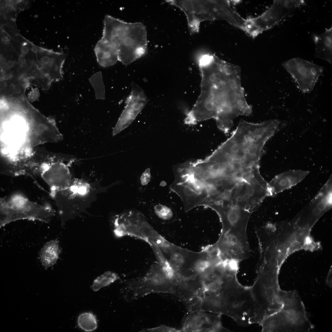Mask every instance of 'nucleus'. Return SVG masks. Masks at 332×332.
<instances>
[{
    "label": "nucleus",
    "instance_id": "obj_1",
    "mask_svg": "<svg viewBox=\"0 0 332 332\" xmlns=\"http://www.w3.org/2000/svg\"><path fill=\"white\" fill-rule=\"evenodd\" d=\"M201 76V92L184 119L186 124L193 125L214 118L231 123L240 115L252 112L242 86L241 69L214 54L202 55L199 61Z\"/></svg>",
    "mask_w": 332,
    "mask_h": 332
},
{
    "label": "nucleus",
    "instance_id": "obj_2",
    "mask_svg": "<svg viewBox=\"0 0 332 332\" xmlns=\"http://www.w3.org/2000/svg\"><path fill=\"white\" fill-rule=\"evenodd\" d=\"M263 148L256 135L238 126L208 156L215 162L218 176L236 182L251 183L260 175L259 163Z\"/></svg>",
    "mask_w": 332,
    "mask_h": 332
},
{
    "label": "nucleus",
    "instance_id": "obj_3",
    "mask_svg": "<svg viewBox=\"0 0 332 332\" xmlns=\"http://www.w3.org/2000/svg\"><path fill=\"white\" fill-rule=\"evenodd\" d=\"M101 180L85 176L76 177L67 188L50 195L57 208L62 226L70 220L81 217L82 214H87V210L99 195L115 184L103 186Z\"/></svg>",
    "mask_w": 332,
    "mask_h": 332
},
{
    "label": "nucleus",
    "instance_id": "obj_4",
    "mask_svg": "<svg viewBox=\"0 0 332 332\" xmlns=\"http://www.w3.org/2000/svg\"><path fill=\"white\" fill-rule=\"evenodd\" d=\"M166 1L176 6L184 13L189 28L192 33L198 32L204 21L223 20L241 30L245 19L231 6L228 0H176Z\"/></svg>",
    "mask_w": 332,
    "mask_h": 332
},
{
    "label": "nucleus",
    "instance_id": "obj_5",
    "mask_svg": "<svg viewBox=\"0 0 332 332\" xmlns=\"http://www.w3.org/2000/svg\"><path fill=\"white\" fill-rule=\"evenodd\" d=\"M0 227L19 219L50 222L55 215L50 207L31 201L20 194L0 198Z\"/></svg>",
    "mask_w": 332,
    "mask_h": 332
},
{
    "label": "nucleus",
    "instance_id": "obj_6",
    "mask_svg": "<svg viewBox=\"0 0 332 332\" xmlns=\"http://www.w3.org/2000/svg\"><path fill=\"white\" fill-rule=\"evenodd\" d=\"M76 161L73 156L46 151L38 175L48 185L50 195L66 188L72 182L76 177L70 167Z\"/></svg>",
    "mask_w": 332,
    "mask_h": 332
},
{
    "label": "nucleus",
    "instance_id": "obj_7",
    "mask_svg": "<svg viewBox=\"0 0 332 332\" xmlns=\"http://www.w3.org/2000/svg\"><path fill=\"white\" fill-rule=\"evenodd\" d=\"M175 284V278L158 262L144 276L127 281L125 289L131 298L135 299L152 293L173 294Z\"/></svg>",
    "mask_w": 332,
    "mask_h": 332
},
{
    "label": "nucleus",
    "instance_id": "obj_8",
    "mask_svg": "<svg viewBox=\"0 0 332 332\" xmlns=\"http://www.w3.org/2000/svg\"><path fill=\"white\" fill-rule=\"evenodd\" d=\"M304 3L303 0H274L271 6L260 15L246 19L244 31L255 37L276 25Z\"/></svg>",
    "mask_w": 332,
    "mask_h": 332
},
{
    "label": "nucleus",
    "instance_id": "obj_9",
    "mask_svg": "<svg viewBox=\"0 0 332 332\" xmlns=\"http://www.w3.org/2000/svg\"><path fill=\"white\" fill-rule=\"evenodd\" d=\"M148 45L145 26L140 22L129 23L117 48L118 61L128 65L144 56Z\"/></svg>",
    "mask_w": 332,
    "mask_h": 332
},
{
    "label": "nucleus",
    "instance_id": "obj_10",
    "mask_svg": "<svg viewBox=\"0 0 332 332\" xmlns=\"http://www.w3.org/2000/svg\"><path fill=\"white\" fill-rule=\"evenodd\" d=\"M259 325L264 332H308L314 327L306 313L282 309L266 317Z\"/></svg>",
    "mask_w": 332,
    "mask_h": 332
},
{
    "label": "nucleus",
    "instance_id": "obj_11",
    "mask_svg": "<svg viewBox=\"0 0 332 332\" xmlns=\"http://www.w3.org/2000/svg\"><path fill=\"white\" fill-rule=\"evenodd\" d=\"M282 65L303 93L311 92L324 70L323 67L300 58L284 61Z\"/></svg>",
    "mask_w": 332,
    "mask_h": 332
},
{
    "label": "nucleus",
    "instance_id": "obj_12",
    "mask_svg": "<svg viewBox=\"0 0 332 332\" xmlns=\"http://www.w3.org/2000/svg\"><path fill=\"white\" fill-rule=\"evenodd\" d=\"M131 86L125 108L113 129V136L128 127L148 102V98L142 89L134 83Z\"/></svg>",
    "mask_w": 332,
    "mask_h": 332
},
{
    "label": "nucleus",
    "instance_id": "obj_13",
    "mask_svg": "<svg viewBox=\"0 0 332 332\" xmlns=\"http://www.w3.org/2000/svg\"><path fill=\"white\" fill-rule=\"evenodd\" d=\"M221 315L206 312H189L183 321L181 332H226L222 325Z\"/></svg>",
    "mask_w": 332,
    "mask_h": 332
},
{
    "label": "nucleus",
    "instance_id": "obj_14",
    "mask_svg": "<svg viewBox=\"0 0 332 332\" xmlns=\"http://www.w3.org/2000/svg\"><path fill=\"white\" fill-rule=\"evenodd\" d=\"M309 172L308 171L293 170L276 175L268 183V196H274L296 185L302 181Z\"/></svg>",
    "mask_w": 332,
    "mask_h": 332
},
{
    "label": "nucleus",
    "instance_id": "obj_15",
    "mask_svg": "<svg viewBox=\"0 0 332 332\" xmlns=\"http://www.w3.org/2000/svg\"><path fill=\"white\" fill-rule=\"evenodd\" d=\"M313 38L315 44V56L332 63V28L326 29L323 33L314 35Z\"/></svg>",
    "mask_w": 332,
    "mask_h": 332
},
{
    "label": "nucleus",
    "instance_id": "obj_16",
    "mask_svg": "<svg viewBox=\"0 0 332 332\" xmlns=\"http://www.w3.org/2000/svg\"><path fill=\"white\" fill-rule=\"evenodd\" d=\"M94 51L97 61L102 67L113 65L118 61L117 50L101 39L96 44Z\"/></svg>",
    "mask_w": 332,
    "mask_h": 332
},
{
    "label": "nucleus",
    "instance_id": "obj_17",
    "mask_svg": "<svg viewBox=\"0 0 332 332\" xmlns=\"http://www.w3.org/2000/svg\"><path fill=\"white\" fill-rule=\"evenodd\" d=\"M60 252L57 239L51 240L43 247L40 252V258L46 269L56 263Z\"/></svg>",
    "mask_w": 332,
    "mask_h": 332
},
{
    "label": "nucleus",
    "instance_id": "obj_18",
    "mask_svg": "<svg viewBox=\"0 0 332 332\" xmlns=\"http://www.w3.org/2000/svg\"><path fill=\"white\" fill-rule=\"evenodd\" d=\"M283 293L281 298L283 305L282 309L306 313L304 304L296 290H283Z\"/></svg>",
    "mask_w": 332,
    "mask_h": 332
},
{
    "label": "nucleus",
    "instance_id": "obj_19",
    "mask_svg": "<svg viewBox=\"0 0 332 332\" xmlns=\"http://www.w3.org/2000/svg\"><path fill=\"white\" fill-rule=\"evenodd\" d=\"M120 279L118 275L113 272L108 271L97 277L94 281L91 289L97 291L101 288L107 286Z\"/></svg>",
    "mask_w": 332,
    "mask_h": 332
},
{
    "label": "nucleus",
    "instance_id": "obj_20",
    "mask_svg": "<svg viewBox=\"0 0 332 332\" xmlns=\"http://www.w3.org/2000/svg\"><path fill=\"white\" fill-rule=\"evenodd\" d=\"M77 322L79 327L85 331H92L97 328L96 316L90 312H85L80 314L78 317Z\"/></svg>",
    "mask_w": 332,
    "mask_h": 332
},
{
    "label": "nucleus",
    "instance_id": "obj_21",
    "mask_svg": "<svg viewBox=\"0 0 332 332\" xmlns=\"http://www.w3.org/2000/svg\"><path fill=\"white\" fill-rule=\"evenodd\" d=\"M153 211L156 215L164 220H168L173 216L172 210L168 207L162 204H157L153 207Z\"/></svg>",
    "mask_w": 332,
    "mask_h": 332
},
{
    "label": "nucleus",
    "instance_id": "obj_22",
    "mask_svg": "<svg viewBox=\"0 0 332 332\" xmlns=\"http://www.w3.org/2000/svg\"><path fill=\"white\" fill-rule=\"evenodd\" d=\"M152 176L150 168L146 169L141 175L139 183L140 187L144 188L147 187L151 181Z\"/></svg>",
    "mask_w": 332,
    "mask_h": 332
},
{
    "label": "nucleus",
    "instance_id": "obj_23",
    "mask_svg": "<svg viewBox=\"0 0 332 332\" xmlns=\"http://www.w3.org/2000/svg\"><path fill=\"white\" fill-rule=\"evenodd\" d=\"M142 332H181L180 330H177L166 325H161L160 326L148 329L143 330Z\"/></svg>",
    "mask_w": 332,
    "mask_h": 332
},
{
    "label": "nucleus",
    "instance_id": "obj_24",
    "mask_svg": "<svg viewBox=\"0 0 332 332\" xmlns=\"http://www.w3.org/2000/svg\"><path fill=\"white\" fill-rule=\"evenodd\" d=\"M326 283L328 286L331 287H332V269H330L326 278Z\"/></svg>",
    "mask_w": 332,
    "mask_h": 332
},
{
    "label": "nucleus",
    "instance_id": "obj_25",
    "mask_svg": "<svg viewBox=\"0 0 332 332\" xmlns=\"http://www.w3.org/2000/svg\"><path fill=\"white\" fill-rule=\"evenodd\" d=\"M10 102L13 105H16L18 103V100L17 98L13 97H12L11 99Z\"/></svg>",
    "mask_w": 332,
    "mask_h": 332
},
{
    "label": "nucleus",
    "instance_id": "obj_26",
    "mask_svg": "<svg viewBox=\"0 0 332 332\" xmlns=\"http://www.w3.org/2000/svg\"><path fill=\"white\" fill-rule=\"evenodd\" d=\"M37 68L38 70L42 69L43 67V65L39 61H37L35 63Z\"/></svg>",
    "mask_w": 332,
    "mask_h": 332
},
{
    "label": "nucleus",
    "instance_id": "obj_27",
    "mask_svg": "<svg viewBox=\"0 0 332 332\" xmlns=\"http://www.w3.org/2000/svg\"><path fill=\"white\" fill-rule=\"evenodd\" d=\"M50 61L49 58V57L45 56L43 57L42 59V62L45 64H48L49 63Z\"/></svg>",
    "mask_w": 332,
    "mask_h": 332
},
{
    "label": "nucleus",
    "instance_id": "obj_28",
    "mask_svg": "<svg viewBox=\"0 0 332 332\" xmlns=\"http://www.w3.org/2000/svg\"><path fill=\"white\" fill-rule=\"evenodd\" d=\"M14 62L12 61H9L7 63V65L9 68H11L14 65Z\"/></svg>",
    "mask_w": 332,
    "mask_h": 332
},
{
    "label": "nucleus",
    "instance_id": "obj_29",
    "mask_svg": "<svg viewBox=\"0 0 332 332\" xmlns=\"http://www.w3.org/2000/svg\"><path fill=\"white\" fill-rule=\"evenodd\" d=\"M22 51L24 53H27L29 50V49L27 46H23L21 49Z\"/></svg>",
    "mask_w": 332,
    "mask_h": 332
},
{
    "label": "nucleus",
    "instance_id": "obj_30",
    "mask_svg": "<svg viewBox=\"0 0 332 332\" xmlns=\"http://www.w3.org/2000/svg\"><path fill=\"white\" fill-rule=\"evenodd\" d=\"M34 75L36 77L40 78L42 76V74L39 71H37L35 73Z\"/></svg>",
    "mask_w": 332,
    "mask_h": 332
},
{
    "label": "nucleus",
    "instance_id": "obj_31",
    "mask_svg": "<svg viewBox=\"0 0 332 332\" xmlns=\"http://www.w3.org/2000/svg\"><path fill=\"white\" fill-rule=\"evenodd\" d=\"M11 77V75L10 74H8L5 75L3 77V78L4 80H8L10 79Z\"/></svg>",
    "mask_w": 332,
    "mask_h": 332
},
{
    "label": "nucleus",
    "instance_id": "obj_32",
    "mask_svg": "<svg viewBox=\"0 0 332 332\" xmlns=\"http://www.w3.org/2000/svg\"><path fill=\"white\" fill-rule=\"evenodd\" d=\"M32 51L34 53H36L37 52V49L36 46H33L32 48Z\"/></svg>",
    "mask_w": 332,
    "mask_h": 332
}]
</instances>
